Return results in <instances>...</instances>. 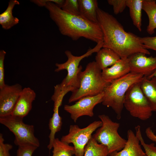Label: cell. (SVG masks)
<instances>
[{
	"label": "cell",
	"mask_w": 156,
	"mask_h": 156,
	"mask_svg": "<svg viewBox=\"0 0 156 156\" xmlns=\"http://www.w3.org/2000/svg\"><path fill=\"white\" fill-rule=\"evenodd\" d=\"M97 13V23L103 35V48L111 49L121 58H128L137 53L150 54L143 46L140 37L126 31L112 15L99 8Z\"/></svg>",
	"instance_id": "cell-1"
},
{
	"label": "cell",
	"mask_w": 156,
	"mask_h": 156,
	"mask_svg": "<svg viewBox=\"0 0 156 156\" xmlns=\"http://www.w3.org/2000/svg\"><path fill=\"white\" fill-rule=\"evenodd\" d=\"M45 1L44 7L62 35L73 40L83 37L97 43L103 41V33L98 23L89 21L80 15L69 14L50 0Z\"/></svg>",
	"instance_id": "cell-2"
},
{
	"label": "cell",
	"mask_w": 156,
	"mask_h": 156,
	"mask_svg": "<svg viewBox=\"0 0 156 156\" xmlns=\"http://www.w3.org/2000/svg\"><path fill=\"white\" fill-rule=\"evenodd\" d=\"M78 77L79 87L72 92L68 100L69 103L85 97L100 94L110 83L104 79L102 70L95 61L88 63L84 71H79Z\"/></svg>",
	"instance_id": "cell-3"
},
{
	"label": "cell",
	"mask_w": 156,
	"mask_h": 156,
	"mask_svg": "<svg viewBox=\"0 0 156 156\" xmlns=\"http://www.w3.org/2000/svg\"><path fill=\"white\" fill-rule=\"evenodd\" d=\"M144 77L141 74L130 72L113 81L105 89L101 103L111 107L116 114L118 119L121 118L125 95L128 89L133 84L141 81Z\"/></svg>",
	"instance_id": "cell-4"
},
{
	"label": "cell",
	"mask_w": 156,
	"mask_h": 156,
	"mask_svg": "<svg viewBox=\"0 0 156 156\" xmlns=\"http://www.w3.org/2000/svg\"><path fill=\"white\" fill-rule=\"evenodd\" d=\"M98 117L102 122V125L96 131L92 137L98 143L107 147L109 156L112 153L121 150L127 140L121 137L118 133L120 124L113 121L105 114L99 115Z\"/></svg>",
	"instance_id": "cell-5"
},
{
	"label": "cell",
	"mask_w": 156,
	"mask_h": 156,
	"mask_svg": "<svg viewBox=\"0 0 156 156\" xmlns=\"http://www.w3.org/2000/svg\"><path fill=\"white\" fill-rule=\"evenodd\" d=\"M103 44L102 41L97 43L94 47L89 49L86 53L80 56H74L68 50L65 51V53L68 58L67 61L63 63H56L55 66L57 68L55 70L56 72L64 70L67 71V75L60 84L62 89L69 88H73L77 89L79 87V83L78 75L82 68L81 65L79 66L80 62L83 59L91 55L92 53H97L103 47Z\"/></svg>",
	"instance_id": "cell-6"
},
{
	"label": "cell",
	"mask_w": 156,
	"mask_h": 156,
	"mask_svg": "<svg viewBox=\"0 0 156 156\" xmlns=\"http://www.w3.org/2000/svg\"><path fill=\"white\" fill-rule=\"evenodd\" d=\"M23 118L10 115L0 117V123L14 135V144L18 146L32 145L38 147V139L34 134V126L25 123Z\"/></svg>",
	"instance_id": "cell-7"
},
{
	"label": "cell",
	"mask_w": 156,
	"mask_h": 156,
	"mask_svg": "<svg viewBox=\"0 0 156 156\" xmlns=\"http://www.w3.org/2000/svg\"><path fill=\"white\" fill-rule=\"evenodd\" d=\"M141 82L133 84L128 89L124 106L131 116L145 121L151 118L153 111L141 89Z\"/></svg>",
	"instance_id": "cell-8"
},
{
	"label": "cell",
	"mask_w": 156,
	"mask_h": 156,
	"mask_svg": "<svg viewBox=\"0 0 156 156\" xmlns=\"http://www.w3.org/2000/svg\"><path fill=\"white\" fill-rule=\"evenodd\" d=\"M102 125L101 120L95 121L83 128L77 125H71L68 133L62 136L60 140L66 143L73 144L75 156H83L85 146L92 137V134Z\"/></svg>",
	"instance_id": "cell-9"
},
{
	"label": "cell",
	"mask_w": 156,
	"mask_h": 156,
	"mask_svg": "<svg viewBox=\"0 0 156 156\" xmlns=\"http://www.w3.org/2000/svg\"><path fill=\"white\" fill-rule=\"evenodd\" d=\"M103 92L97 95L86 96L77 101L73 105H66L64 110L68 113L75 122L80 117L84 116L92 117L94 116L93 109L96 105L102 103Z\"/></svg>",
	"instance_id": "cell-10"
},
{
	"label": "cell",
	"mask_w": 156,
	"mask_h": 156,
	"mask_svg": "<svg viewBox=\"0 0 156 156\" xmlns=\"http://www.w3.org/2000/svg\"><path fill=\"white\" fill-rule=\"evenodd\" d=\"M23 89L18 83L0 88V117L12 115Z\"/></svg>",
	"instance_id": "cell-11"
},
{
	"label": "cell",
	"mask_w": 156,
	"mask_h": 156,
	"mask_svg": "<svg viewBox=\"0 0 156 156\" xmlns=\"http://www.w3.org/2000/svg\"><path fill=\"white\" fill-rule=\"evenodd\" d=\"M130 72L148 77L156 70V56L147 57L142 53L133 54L128 57Z\"/></svg>",
	"instance_id": "cell-12"
},
{
	"label": "cell",
	"mask_w": 156,
	"mask_h": 156,
	"mask_svg": "<svg viewBox=\"0 0 156 156\" xmlns=\"http://www.w3.org/2000/svg\"><path fill=\"white\" fill-rule=\"evenodd\" d=\"M36 97L35 92L30 88H23L12 115L23 118L26 116L31 109Z\"/></svg>",
	"instance_id": "cell-13"
},
{
	"label": "cell",
	"mask_w": 156,
	"mask_h": 156,
	"mask_svg": "<svg viewBox=\"0 0 156 156\" xmlns=\"http://www.w3.org/2000/svg\"><path fill=\"white\" fill-rule=\"evenodd\" d=\"M127 140L123 148L114 152L109 156H147L142 148L139 140L133 131L129 129L127 132Z\"/></svg>",
	"instance_id": "cell-14"
},
{
	"label": "cell",
	"mask_w": 156,
	"mask_h": 156,
	"mask_svg": "<svg viewBox=\"0 0 156 156\" xmlns=\"http://www.w3.org/2000/svg\"><path fill=\"white\" fill-rule=\"evenodd\" d=\"M130 72V69L128 58H121L114 64L102 70L104 79L110 83Z\"/></svg>",
	"instance_id": "cell-15"
},
{
	"label": "cell",
	"mask_w": 156,
	"mask_h": 156,
	"mask_svg": "<svg viewBox=\"0 0 156 156\" xmlns=\"http://www.w3.org/2000/svg\"><path fill=\"white\" fill-rule=\"evenodd\" d=\"M63 98L58 96L53 98L54 102L53 113L52 117L50 119L49 124L50 132L49 136V142L47 148L49 151L52 148L56 133L60 131L62 125V118L59 114V108L62 104Z\"/></svg>",
	"instance_id": "cell-16"
},
{
	"label": "cell",
	"mask_w": 156,
	"mask_h": 156,
	"mask_svg": "<svg viewBox=\"0 0 156 156\" xmlns=\"http://www.w3.org/2000/svg\"><path fill=\"white\" fill-rule=\"evenodd\" d=\"M96 53L95 62L101 70L112 66L121 58L115 51L107 48L101 49Z\"/></svg>",
	"instance_id": "cell-17"
},
{
	"label": "cell",
	"mask_w": 156,
	"mask_h": 156,
	"mask_svg": "<svg viewBox=\"0 0 156 156\" xmlns=\"http://www.w3.org/2000/svg\"><path fill=\"white\" fill-rule=\"evenodd\" d=\"M140 88L153 112H156V77L148 79L144 76Z\"/></svg>",
	"instance_id": "cell-18"
},
{
	"label": "cell",
	"mask_w": 156,
	"mask_h": 156,
	"mask_svg": "<svg viewBox=\"0 0 156 156\" xmlns=\"http://www.w3.org/2000/svg\"><path fill=\"white\" fill-rule=\"evenodd\" d=\"M79 15L91 22L97 23V11L98 7L96 0H78Z\"/></svg>",
	"instance_id": "cell-19"
},
{
	"label": "cell",
	"mask_w": 156,
	"mask_h": 156,
	"mask_svg": "<svg viewBox=\"0 0 156 156\" xmlns=\"http://www.w3.org/2000/svg\"><path fill=\"white\" fill-rule=\"evenodd\" d=\"M19 4L16 0H10L6 10L0 14V24L3 29H9L18 23L19 20L13 16L12 10L16 5Z\"/></svg>",
	"instance_id": "cell-20"
},
{
	"label": "cell",
	"mask_w": 156,
	"mask_h": 156,
	"mask_svg": "<svg viewBox=\"0 0 156 156\" xmlns=\"http://www.w3.org/2000/svg\"><path fill=\"white\" fill-rule=\"evenodd\" d=\"M143 0H127L126 5L129 9L133 24L140 31H142V11Z\"/></svg>",
	"instance_id": "cell-21"
},
{
	"label": "cell",
	"mask_w": 156,
	"mask_h": 156,
	"mask_svg": "<svg viewBox=\"0 0 156 156\" xmlns=\"http://www.w3.org/2000/svg\"><path fill=\"white\" fill-rule=\"evenodd\" d=\"M142 9L147 14L149 19L147 31L149 34L152 35L156 29V1L143 0Z\"/></svg>",
	"instance_id": "cell-22"
},
{
	"label": "cell",
	"mask_w": 156,
	"mask_h": 156,
	"mask_svg": "<svg viewBox=\"0 0 156 156\" xmlns=\"http://www.w3.org/2000/svg\"><path fill=\"white\" fill-rule=\"evenodd\" d=\"M83 156H109L107 148L92 137L85 146Z\"/></svg>",
	"instance_id": "cell-23"
},
{
	"label": "cell",
	"mask_w": 156,
	"mask_h": 156,
	"mask_svg": "<svg viewBox=\"0 0 156 156\" xmlns=\"http://www.w3.org/2000/svg\"><path fill=\"white\" fill-rule=\"evenodd\" d=\"M52 148V156H72L75 155L74 146L62 142L58 138L55 139Z\"/></svg>",
	"instance_id": "cell-24"
},
{
	"label": "cell",
	"mask_w": 156,
	"mask_h": 156,
	"mask_svg": "<svg viewBox=\"0 0 156 156\" xmlns=\"http://www.w3.org/2000/svg\"><path fill=\"white\" fill-rule=\"evenodd\" d=\"M135 135L139 140L141 145L143 147L147 156H156V145L154 143L150 144L145 143L142 137L141 127L138 125L135 127Z\"/></svg>",
	"instance_id": "cell-25"
},
{
	"label": "cell",
	"mask_w": 156,
	"mask_h": 156,
	"mask_svg": "<svg viewBox=\"0 0 156 156\" xmlns=\"http://www.w3.org/2000/svg\"><path fill=\"white\" fill-rule=\"evenodd\" d=\"M64 12L71 14L79 15L78 0H66L61 8Z\"/></svg>",
	"instance_id": "cell-26"
},
{
	"label": "cell",
	"mask_w": 156,
	"mask_h": 156,
	"mask_svg": "<svg viewBox=\"0 0 156 156\" xmlns=\"http://www.w3.org/2000/svg\"><path fill=\"white\" fill-rule=\"evenodd\" d=\"M127 0H108V3L113 6L114 13L117 14L123 12L126 5Z\"/></svg>",
	"instance_id": "cell-27"
},
{
	"label": "cell",
	"mask_w": 156,
	"mask_h": 156,
	"mask_svg": "<svg viewBox=\"0 0 156 156\" xmlns=\"http://www.w3.org/2000/svg\"><path fill=\"white\" fill-rule=\"evenodd\" d=\"M38 148L32 145H25L18 146L16 156H32L34 151Z\"/></svg>",
	"instance_id": "cell-28"
},
{
	"label": "cell",
	"mask_w": 156,
	"mask_h": 156,
	"mask_svg": "<svg viewBox=\"0 0 156 156\" xmlns=\"http://www.w3.org/2000/svg\"><path fill=\"white\" fill-rule=\"evenodd\" d=\"M140 39L145 48L156 51V36L140 37Z\"/></svg>",
	"instance_id": "cell-29"
},
{
	"label": "cell",
	"mask_w": 156,
	"mask_h": 156,
	"mask_svg": "<svg viewBox=\"0 0 156 156\" xmlns=\"http://www.w3.org/2000/svg\"><path fill=\"white\" fill-rule=\"evenodd\" d=\"M6 52L3 50L0 51V88L3 87L5 84L4 82V60Z\"/></svg>",
	"instance_id": "cell-30"
},
{
	"label": "cell",
	"mask_w": 156,
	"mask_h": 156,
	"mask_svg": "<svg viewBox=\"0 0 156 156\" xmlns=\"http://www.w3.org/2000/svg\"><path fill=\"white\" fill-rule=\"evenodd\" d=\"M4 139L2 133L0 134V156H10V151L13 148L10 144L5 143Z\"/></svg>",
	"instance_id": "cell-31"
},
{
	"label": "cell",
	"mask_w": 156,
	"mask_h": 156,
	"mask_svg": "<svg viewBox=\"0 0 156 156\" xmlns=\"http://www.w3.org/2000/svg\"><path fill=\"white\" fill-rule=\"evenodd\" d=\"M145 132L146 136L149 139L156 143V135L150 127L146 129Z\"/></svg>",
	"instance_id": "cell-32"
},
{
	"label": "cell",
	"mask_w": 156,
	"mask_h": 156,
	"mask_svg": "<svg viewBox=\"0 0 156 156\" xmlns=\"http://www.w3.org/2000/svg\"><path fill=\"white\" fill-rule=\"evenodd\" d=\"M154 77H156V70L151 75L147 77L148 79H151Z\"/></svg>",
	"instance_id": "cell-33"
}]
</instances>
